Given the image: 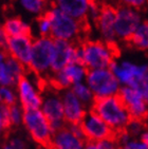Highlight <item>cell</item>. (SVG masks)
I'll return each instance as SVG.
<instances>
[{
	"mask_svg": "<svg viewBox=\"0 0 148 149\" xmlns=\"http://www.w3.org/2000/svg\"><path fill=\"white\" fill-rule=\"evenodd\" d=\"M37 77L38 76L34 73L27 74L15 87L18 95V104L26 111L40 109L43 105V93L37 81Z\"/></svg>",
	"mask_w": 148,
	"mask_h": 149,
	"instance_id": "cell-8",
	"label": "cell"
},
{
	"mask_svg": "<svg viewBox=\"0 0 148 149\" xmlns=\"http://www.w3.org/2000/svg\"><path fill=\"white\" fill-rule=\"evenodd\" d=\"M133 48L140 51H148V23L143 22L129 39Z\"/></svg>",
	"mask_w": 148,
	"mask_h": 149,
	"instance_id": "cell-24",
	"label": "cell"
},
{
	"mask_svg": "<svg viewBox=\"0 0 148 149\" xmlns=\"http://www.w3.org/2000/svg\"><path fill=\"white\" fill-rule=\"evenodd\" d=\"M93 0H52L53 6L80 21L88 19L89 10Z\"/></svg>",
	"mask_w": 148,
	"mask_h": 149,
	"instance_id": "cell-18",
	"label": "cell"
},
{
	"mask_svg": "<svg viewBox=\"0 0 148 149\" xmlns=\"http://www.w3.org/2000/svg\"><path fill=\"white\" fill-rule=\"evenodd\" d=\"M144 22L142 12L119 6L115 17V34L117 40H128Z\"/></svg>",
	"mask_w": 148,
	"mask_h": 149,
	"instance_id": "cell-10",
	"label": "cell"
},
{
	"mask_svg": "<svg viewBox=\"0 0 148 149\" xmlns=\"http://www.w3.org/2000/svg\"><path fill=\"white\" fill-rule=\"evenodd\" d=\"M87 141L75 136L68 127L55 131L51 142L50 149H85Z\"/></svg>",
	"mask_w": 148,
	"mask_h": 149,
	"instance_id": "cell-19",
	"label": "cell"
},
{
	"mask_svg": "<svg viewBox=\"0 0 148 149\" xmlns=\"http://www.w3.org/2000/svg\"><path fill=\"white\" fill-rule=\"evenodd\" d=\"M72 91L74 92V94L76 95L78 100L85 105L89 110L93 107L94 103H95V96H94L93 92L90 89V87L88 86V84L84 81V83H80L74 85L71 88Z\"/></svg>",
	"mask_w": 148,
	"mask_h": 149,
	"instance_id": "cell-23",
	"label": "cell"
},
{
	"mask_svg": "<svg viewBox=\"0 0 148 149\" xmlns=\"http://www.w3.org/2000/svg\"><path fill=\"white\" fill-rule=\"evenodd\" d=\"M117 50L114 45L103 40H86L78 46L80 61L88 70L110 68L115 61Z\"/></svg>",
	"mask_w": 148,
	"mask_h": 149,
	"instance_id": "cell-1",
	"label": "cell"
},
{
	"mask_svg": "<svg viewBox=\"0 0 148 149\" xmlns=\"http://www.w3.org/2000/svg\"><path fill=\"white\" fill-rule=\"evenodd\" d=\"M85 149H120V146L115 139L97 141V142H87Z\"/></svg>",
	"mask_w": 148,
	"mask_h": 149,
	"instance_id": "cell-29",
	"label": "cell"
},
{
	"mask_svg": "<svg viewBox=\"0 0 148 149\" xmlns=\"http://www.w3.org/2000/svg\"><path fill=\"white\" fill-rule=\"evenodd\" d=\"M61 98L64 104V111L67 125L71 124H80L86 116L89 109L84 105L72 89L61 91Z\"/></svg>",
	"mask_w": 148,
	"mask_h": 149,
	"instance_id": "cell-16",
	"label": "cell"
},
{
	"mask_svg": "<svg viewBox=\"0 0 148 149\" xmlns=\"http://www.w3.org/2000/svg\"><path fill=\"white\" fill-rule=\"evenodd\" d=\"M117 3L122 6H127L131 9L142 12L148 9V0H117Z\"/></svg>",
	"mask_w": 148,
	"mask_h": 149,
	"instance_id": "cell-31",
	"label": "cell"
},
{
	"mask_svg": "<svg viewBox=\"0 0 148 149\" xmlns=\"http://www.w3.org/2000/svg\"><path fill=\"white\" fill-rule=\"evenodd\" d=\"M120 149H148V144L142 139H131L128 143L120 146Z\"/></svg>",
	"mask_w": 148,
	"mask_h": 149,
	"instance_id": "cell-33",
	"label": "cell"
},
{
	"mask_svg": "<svg viewBox=\"0 0 148 149\" xmlns=\"http://www.w3.org/2000/svg\"><path fill=\"white\" fill-rule=\"evenodd\" d=\"M63 71L65 72V74L67 75L68 79L71 81L72 87H73L76 84L86 81L89 70L80 61H76V63L68 65L66 68H64Z\"/></svg>",
	"mask_w": 148,
	"mask_h": 149,
	"instance_id": "cell-21",
	"label": "cell"
},
{
	"mask_svg": "<svg viewBox=\"0 0 148 149\" xmlns=\"http://www.w3.org/2000/svg\"><path fill=\"white\" fill-rule=\"evenodd\" d=\"M147 23H148V21H147Z\"/></svg>",
	"mask_w": 148,
	"mask_h": 149,
	"instance_id": "cell-41",
	"label": "cell"
},
{
	"mask_svg": "<svg viewBox=\"0 0 148 149\" xmlns=\"http://www.w3.org/2000/svg\"><path fill=\"white\" fill-rule=\"evenodd\" d=\"M86 83L88 84L96 100L117 96L122 88L110 68L89 70Z\"/></svg>",
	"mask_w": 148,
	"mask_h": 149,
	"instance_id": "cell-5",
	"label": "cell"
},
{
	"mask_svg": "<svg viewBox=\"0 0 148 149\" xmlns=\"http://www.w3.org/2000/svg\"><path fill=\"white\" fill-rule=\"evenodd\" d=\"M2 149H11V147H10L9 145H8V144H6V145H4V146L2 147Z\"/></svg>",
	"mask_w": 148,
	"mask_h": 149,
	"instance_id": "cell-39",
	"label": "cell"
},
{
	"mask_svg": "<svg viewBox=\"0 0 148 149\" xmlns=\"http://www.w3.org/2000/svg\"><path fill=\"white\" fill-rule=\"evenodd\" d=\"M24 112H26V110L23 109L19 104H16V105L10 107V118H11L12 127H19L22 125Z\"/></svg>",
	"mask_w": 148,
	"mask_h": 149,
	"instance_id": "cell-28",
	"label": "cell"
},
{
	"mask_svg": "<svg viewBox=\"0 0 148 149\" xmlns=\"http://www.w3.org/2000/svg\"><path fill=\"white\" fill-rule=\"evenodd\" d=\"M40 110L51 124L54 132L67 127L61 93L58 90L50 89L43 92V100Z\"/></svg>",
	"mask_w": 148,
	"mask_h": 149,
	"instance_id": "cell-9",
	"label": "cell"
},
{
	"mask_svg": "<svg viewBox=\"0 0 148 149\" xmlns=\"http://www.w3.org/2000/svg\"><path fill=\"white\" fill-rule=\"evenodd\" d=\"M141 139H142L144 142H146V143L148 144V129L145 130V132L142 134V136H141Z\"/></svg>",
	"mask_w": 148,
	"mask_h": 149,
	"instance_id": "cell-37",
	"label": "cell"
},
{
	"mask_svg": "<svg viewBox=\"0 0 148 149\" xmlns=\"http://www.w3.org/2000/svg\"><path fill=\"white\" fill-rule=\"evenodd\" d=\"M46 15L51 21V37L54 40L74 42L80 37L84 32L85 21L75 19L55 6H50Z\"/></svg>",
	"mask_w": 148,
	"mask_h": 149,
	"instance_id": "cell-3",
	"label": "cell"
},
{
	"mask_svg": "<svg viewBox=\"0 0 148 149\" xmlns=\"http://www.w3.org/2000/svg\"><path fill=\"white\" fill-rule=\"evenodd\" d=\"M20 8L28 14L36 16L37 18L46 15L49 6V0H17Z\"/></svg>",
	"mask_w": 148,
	"mask_h": 149,
	"instance_id": "cell-22",
	"label": "cell"
},
{
	"mask_svg": "<svg viewBox=\"0 0 148 149\" xmlns=\"http://www.w3.org/2000/svg\"><path fill=\"white\" fill-rule=\"evenodd\" d=\"M115 17L117 9L112 6H102L100 16L95 20V26L103 41L114 45L117 40L115 34Z\"/></svg>",
	"mask_w": 148,
	"mask_h": 149,
	"instance_id": "cell-15",
	"label": "cell"
},
{
	"mask_svg": "<svg viewBox=\"0 0 148 149\" xmlns=\"http://www.w3.org/2000/svg\"><path fill=\"white\" fill-rule=\"evenodd\" d=\"M80 125L85 132L87 142H97L112 139L115 135V132L109 127L108 124L91 109L87 112Z\"/></svg>",
	"mask_w": 148,
	"mask_h": 149,
	"instance_id": "cell-11",
	"label": "cell"
},
{
	"mask_svg": "<svg viewBox=\"0 0 148 149\" xmlns=\"http://www.w3.org/2000/svg\"><path fill=\"white\" fill-rule=\"evenodd\" d=\"M38 149H50V147H49V146H43V147H39Z\"/></svg>",
	"mask_w": 148,
	"mask_h": 149,
	"instance_id": "cell-40",
	"label": "cell"
},
{
	"mask_svg": "<svg viewBox=\"0 0 148 149\" xmlns=\"http://www.w3.org/2000/svg\"><path fill=\"white\" fill-rule=\"evenodd\" d=\"M144 123H145V125H146V128L148 129V113L145 116V118H144Z\"/></svg>",
	"mask_w": 148,
	"mask_h": 149,
	"instance_id": "cell-38",
	"label": "cell"
},
{
	"mask_svg": "<svg viewBox=\"0 0 148 149\" xmlns=\"http://www.w3.org/2000/svg\"><path fill=\"white\" fill-rule=\"evenodd\" d=\"M55 40L52 37L34 38L31 63L28 69L37 76H46L52 73L54 61Z\"/></svg>",
	"mask_w": 148,
	"mask_h": 149,
	"instance_id": "cell-4",
	"label": "cell"
},
{
	"mask_svg": "<svg viewBox=\"0 0 148 149\" xmlns=\"http://www.w3.org/2000/svg\"><path fill=\"white\" fill-rule=\"evenodd\" d=\"M12 127L10 118V107L6 105L0 106V129L1 131H8Z\"/></svg>",
	"mask_w": 148,
	"mask_h": 149,
	"instance_id": "cell-30",
	"label": "cell"
},
{
	"mask_svg": "<svg viewBox=\"0 0 148 149\" xmlns=\"http://www.w3.org/2000/svg\"><path fill=\"white\" fill-rule=\"evenodd\" d=\"M114 139H115V141L117 142L119 146H122V145H125L126 143H128L129 141L132 139V136H131L126 130H123V131H120V132H117V133H115Z\"/></svg>",
	"mask_w": 148,
	"mask_h": 149,
	"instance_id": "cell-34",
	"label": "cell"
},
{
	"mask_svg": "<svg viewBox=\"0 0 148 149\" xmlns=\"http://www.w3.org/2000/svg\"><path fill=\"white\" fill-rule=\"evenodd\" d=\"M138 89L141 91L144 100H145L146 103L148 104V75L142 80V83L140 84V86H139Z\"/></svg>",
	"mask_w": 148,
	"mask_h": 149,
	"instance_id": "cell-36",
	"label": "cell"
},
{
	"mask_svg": "<svg viewBox=\"0 0 148 149\" xmlns=\"http://www.w3.org/2000/svg\"><path fill=\"white\" fill-rule=\"evenodd\" d=\"M36 31L38 37H51L52 24L47 15H43L36 20Z\"/></svg>",
	"mask_w": 148,
	"mask_h": 149,
	"instance_id": "cell-26",
	"label": "cell"
},
{
	"mask_svg": "<svg viewBox=\"0 0 148 149\" xmlns=\"http://www.w3.org/2000/svg\"><path fill=\"white\" fill-rule=\"evenodd\" d=\"M91 110L100 115L115 133L125 130L132 120L127 107L119 95L96 100Z\"/></svg>",
	"mask_w": 148,
	"mask_h": 149,
	"instance_id": "cell-2",
	"label": "cell"
},
{
	"mask_svg": "<svg viewBox=\"0 0 148 149\" xmlns=\"http://www.w3.org/2000/svg\"><path fill=\"white\" fill-rule=\"evenodd\" d=\"M0 100L1 105L13 106L18 104V95L15 87H1L0 88Z\"/></svg>",
	"mask_w": 148,
	"mask_h": 149,
	"instance_id": "cell-25",
	"label": "cell"
},
{
	"mask_svg": "<svg viewBox=\"0 0 148 149\" xmlns=\"http://www.w3.org/2000/svg\"><path fill=\"white\" fill-rule=\"evenodd\" d=\"M8 145L11 149H29L28 142L20 135H13L8 141Z\"/></svg>",
	"mask_w": 148,
	"mask_h": 149,
	"instance_id": "cell-32",
	"label": "cell"
},
{
	"mask_svg": "<svg viewBox=\"0 0 148 149\" xmlns=\"http://www.w3.org/2000/svg\"><path fill=\"white\" fill-rule=\"evenodd\" d=\"M67 127L69 128V130L73 133L75 136L80 139H83V140H86L85 138V132H84V129L80 124H71V125H67Z\"/></svg>",
	"mask_w": 148,
	"mask_h": 149,
	"instance_id": "cell-35",
	"label": "cell"
},
{
	"mask_svg": "<svg viewBox=\"0 0 148 149\" xmlns=\"http://www.w3.org/2000/svg\"><path fill=\"white\" fill-rule=\"evenodd\" d=\"M146 125L144 123L143 120H135V118H132V120L129 122L128 126L126 128V131L128 132L129 134L132 136L133 139H141L142 134L145 132Z\"/></svg>",
	"mask_w": 148,
	"mask_h": 149,
	"instance_id": "cell-27",
	"label": "cell"
},
{
	"mask_svg": "<svg viewBox=\"0 0 148 149\" xmlns=\"http://www.w3.org/2000/svg\"><path fill=\"white\" fill-rule=\"evenodd\" d=\"M2 30L9 37H18L31 35V26L21 17L12 16L6 18L3 22Z\"/></svg>",
	"mask_w": 148,
	"mask_h": 149,
	"instance_id": "cell-20",
	"label": "cell"
},
{
	"mask_svg": "<svg viewBox=\"0 0 148 149\" xmlns=\"http://www.w3.org/2000/svg\"><path fill=\"white\" fill-rule=\"evenodd\" d=\"M33 43H34V38L31 35L10 37L3 49L9 56L17 59L27 68H29L32 58Z\"/></svg>",
	"mask_w": 148,
	"mask_h": 149,
	"instance_id": "cell-14",
	"label": "cell"
},
{
	"mask_svg": "<svg viewBox=\"0 0 148 149\" xmlns=\"http://www.w3.org/2000/svg\"><path fill=\"white\" fill-rule=\"evenodd\" d=\"M27 68L17 59L6 53L0 55V85L1 87H16L27 75Z\"/></svg>",
	"mask_w": 148,
	"mask_h": 149,
	"instance_id": "cell-12",
	"label": "cell"
},
{
	"mask_svg": "<svg viewBox=\"0 0 148 149\" xmlns=\"http://www.w3.org/2000/svg\"><path fill=\"white\" fill-rule=\"evenodd\" d=\"M122 87L139 88L142 80L148 75V65L135 63L130 60H115L110 67Z\"/></svg>",
	"mask_w": 148,
	"mask_h": 149,
	"instance_id": "cell-7",
	"label": "cell"
},
{
	"mask_svg": "<svg viewBox=\"0 0 148 149\" xmlns=\"http://www.w3.org/2000/svg\"><path fill=\"white\" fill-rule=\"evenodd\" d=\"M76 61H80L78 46H76L74 42L55 40V54L52 66V73L60 71L68 65Z\"/></svg>",
	"mask_w": 148,
	"mask_h": 149,
	"instance_id": "cell-17",
	"label": "cell"
},
{
	"mask_svg": "<svg viewBox=\"0 0 148 149\" xmlns=\"http://www.w3.org/2000/svg\"><path fill=\"white\" fill-rule=\"evenodd\" d=\"M119 96L124 105L127 107L131 118L144 120L148 113V104L146 103L142 93L138 88L122 87Z\"/></svg>",
	"mask_w": 148,
	"mask_h": 149,
	"instance_id": "cell-13",
	"label": "cell"
},
{
	"mask_svg": "<svg viewBox=\"0 0 148 149\" xmlns=\"http://www.w3.org/2000/svg\"><path fill=\"white\" fill-rule=\"evenodd\" d=\"M22 126L32 141L39 145V147L49 146L54 130L41 110H29L24 112Z\"/></svg>",
	"mask_w": 148,
	"mask_h": 149,
	"instance_id": "cell-6",
	"label": "cell"
}]
</instances>
